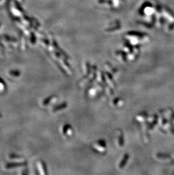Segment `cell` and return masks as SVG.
Segmentation results:
<instances>
[{
    "instance_id": "1",
    "label": "cell",
    "mask_w": 174,
    "mask_h": 175,
    "mask_svg": "<svg viewBox=\"0 0 174 175\" xmlns=\"http://www.w3.org/2000/svg\"><path fill=\"white\" fill-rule=\"evenodd\" d=\"M37 168L39 170V172L40 174H46V172H45V168H44V165L43 164V163H42L41 161H38L37 164Z\"/></svg>"
},
{
    "instance_id": "4",
    "label": "cell",
    "mask_w": 174,
    "mask_h": 175,
    "mask_svg": "<svg viewBox=\"0 0 174 175\" xmlns=\"http://www.w3.org/2000/svg\"><path fill=\"white\" fill-rule=\"evenodd\" d=\"M5 90V85L4 82L0 79V91H3Z\"/></svg>"
},
{
    "instance_id": "2",
    "label": "cell",
    "mask_w": 174,
    "mask_h": 175,
    "mask_svg": "<svg viewBox=\"0 0 174 175\" xmlns=\"http://www.w3.org/2000/svg\"><path fill=\"white\" fill-rule=\"evenodd\" d=\"M9 159L10 161H14V162H23L24 160V159L23 158H20V157L18 156H10L9 157Z\"/></svg>"
},
{
    "instance_id": "3",
    "label": "cell",
    "mask_w": 174,
    "mask_h": 175,
    "mask_svg": "<svg viewBox=\"0 0 174 175\" xmlns=\"http://www.w3.org/2000/svg\"><path fill=\"white\" fill-rule=\"evenodd\" d=\"M20 73L18 72V71H10L9 73V75L11 77H19Z\"/></svg>"
}]
</instances>
